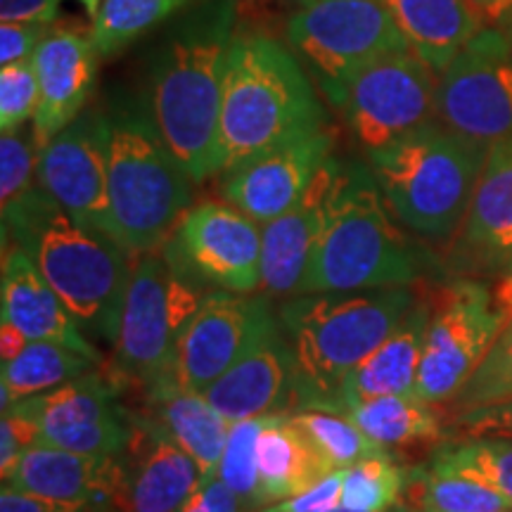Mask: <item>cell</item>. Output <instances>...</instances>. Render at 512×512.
I'll list each match as a JSON object with an SVG mask.
<instances>
[{
    "label": "cell",
    "instance_id": "1",
    "mask_svg": "<svg viewBox=\"0 0 512 512\" xmlns=\"http://www.w3.org/2000/svg\"><path fill=\"white\" fill-rule=\"evenodd\" d=\"M238 0H200L178 15L150 67L152 119L195 183L219 176V121Z\"/></svg>",
    "mask_w": 512,
    "mask_h": 512
},
{
    "label": "cell",
    "instance_id": "2",
    "mask_svg": "<svg viewBox=\"0 0 512 512\" xmlns=\"http://www.w3.org/2000/svg\"><path fill=\"white\" fill-rule=\"evenodd\" d=\"M24 249L88 335L117 344L133 259L69 216L41 185L3 211V242Z\"/></svg>",
    "mask_w": 512,
    "mask_h": 512
},
{
    "label": "cell",
    "instance_id": "3",
    "mask_svg": "<svg viewBox=\"0 0 512 512\" xmlns=\"http://www.w3.org/2000/svg\"><path fill=\"white\" fill-rule=\"evenodd\" d=\"M323 126L316 83L290 46L261 31H235L223 79L219 174Z\"/></svg>",
    "mask_w": 512,
    "mask_h": 512
},
{
    "label": "cell",
    "instance_id": "4",
    "mask_svg": "<svg viewBox=\"0 0 512 512\" xmlns=\"http://www.w3.org/2000/svg\"><path fill=\"white\" fill-rule=\"evenodd\" d=\"M415 302L408 287L299 294L285 302L278 318L294 358V406L337 413L344 380Z\"/></svg>",
    "mask_w": 512,
    "mask_h": 512
},
{
    "label": "cell",
    "instance_id": "5",
    "mask_svg": "<svg viewBox=\"0 0 512 512\" xmlns=\"http://www.w3.org/2000/svg\"><path fill=\"white\" fill-rule=\"evenodd\" d=\"M420 273V256L389 219L370 166L342 164L328 221L297 294L408 287Z\"/></svg>",
    "mask_w": 512,
    "mask_h": 512
},
{
    "label": "cell",
    "instance_id": "6",
    "mask_svg": "<svg viewBox=\"0 0 512 512\" xmlns=\"http://www.w3.org/2000/svg\"><path fill=\"white\" fill-rule=\"evenodd\" d=\"M192 178L152 119L150 105L121 98L107 112V185L114 240L131 256L164 247L190 209Z\"/></svg>",
    "mask_w": 512,
    "mask_h": 512
},
{
    "label": "cell",
    "instance_id": "7",
    "mask_svg": "<svg viewBox=\"0 0 512 512\" xmlns=\"http://www.w3.org/2000/svg\"><path fill=\"white\" fill-rule=\"evenodd\" d=\"M489 143L441 121L418 128L370 155L384 202L403 226L430 240H448L463 226Z\"/></svg>",
    "mask_w": 512,
    "mask_h": 512
},
{
    "label": "cell",
    "instance_id": "8",
    "mask_svg": "<svg viewBox=\"0 0 512 512\" xmlns=\"http://www.w3.org/2000/svg\"><path fill=\"white\" fill-rule=\"evenodd\" d=\"M285 43L330 105L384 55L411 50L382 0H309L285 24Z\"/></svg>",
    "mask_w": 512,
    "mask_h": 512
},
{
    "label": "cell",
    "instance_id": "9",
    "mask_svg": "<svg viewBox=\"0 0 512 512\" xmlns=\"http://www.w3.org/2000/svg\"><path fill=\"white\" fill-rule=\"evenodd\" d=\"M204 287L176 259L169 240L155 252L133 259L114 344L121 373L143 382L147 389L162 380L178 337L207 299Z\"/></svg>",
    "mask_w": 512,
    "mask_h": 512
},
{
    "label": "cell",
    "instance_id": "10",
    "mask_svg": "<svg viewBox=\"0 0 512 512\" xmlns=\"http://www.w3.org/2000/svg\"><path fill=\"white\" fill-rule=\"evenodd\" d=\"M508 320L496 302V292L484 283L458 280L446 287L439 309H432L427 323L413 394L427 403L453 399Z\"/></svg>",
    "mask_w": 512,
    "mask_h": 512
},
{
    "label": "cell",
    "instance_id": "11",
    "mask_svg": "<svg viewBox=\"0 0 512 512\" xmlns=\"http://www.w3.org/2000/svg\"><path fill=\"white\" fill-rule=\"evenodd\" d=\"M439 74L413 50L384 55L351 81L339 110L370 157L439 119Z\"/></svg>",
    "mask_w": 512,
    "mask_h": 512
},
{
    "label": "cell",
    "instance_id": "12",
    "mask_svg": "<svg viewBox=\"0 0 512 512\" xmlns=\"http://www.w3.org/2000/svg\"><path fill=\"white\" fill-rule=\"evenodd\" d=\"M439 121L467 138H512V38L484 27L439 74Z\"/></svg>",
    "mask_w": 512,
    "mask_h": 512
},
{
    "label": "cell",
    "instance_id": "13",
    "mask_svg": "<svg viewBox=\"0 0 512 512\" xmlns=\"http://www.w3.org/2000/svg\"><path fill=\"white\" fill-rule=\"evenodd\" d=\"M273 323L266 299L226 290L209 292L183 328L169 368L157 384L204 392L252 351Z\"/></svg>",
    "mask_w": 512,
    "mask_h": 512
},
{
    "label": "cell",
    "instance_id": "14",
    "mask_svg": "<svg viewBox=\"0 0 512 512\" xmlns=\"http://www.w3.org/2000/svg\"><path fill=\"white\" fill-rule=\"evenodd\" d=\"M8 411L34 422L38 444L86 456H121L136 430L133 413L117 401L112 384L93 370L50 392L17 401Z\"/></svg>",
    "mask_w": 512,
    "mask_h": 512
},
{
    "label": "cell",
    "instance_id": "15",
    "mask_svg": "<svg viewBox=\"0 0 512 512\" xmlns=\"http://www.w3.org/2000/svg\"><path fill=\"white\" fill-rule=\"evenodd\" d=\"M169 247L185 271L207 287L238 294L261 287V223L230 202L190 207L169 238Z\"/></svg>",
    "mask_w": 512,
    "mask_h": 512
},
{
    "label": "cell",
    "instance_id": "16",
    "mask_svg": "<svg viewBox=\"0 0 512 512\" xmlns=\"http://www.w3.org/2000/svg\"><path fill=\"white\" fill-rule=\"evenodd\" d=\"M38 185L83 226L114 238L107 185V112L83 110L43 147Z\"/></svg>",
    "mask_w": 512,
    "mask_h": 512
},
{
    "label": "cell",
    "instance_id": "17",
    "mask_svg": "<svg viewBox=\"0 0 512 512\" xmlns=\"http://www.w3.org/2000/svg\"><path fill=\"white\" fill-rule=\"evenodd\" d=\"M330 157L332 136L323 128L226 171L223 197L264 226L302 200Z\"/></svg>",
    "mask_w": 512,
    "mask_h": 512
},
{
    "label": "cell",
    "instance_id": "18",
    "mask_svg": "<svg viewBox=\"0 0 512 512\" xmlns=\"http://www.w3.org/2000/svg\"><path fill=\"white\" fill-rule=\"evenodd\" d=\"M100 50L93 31L79 27H50L34 57L38 76V110L31 121L38 147H46L64 126L72 124L91 100L98 81Z\"/></svg>",
    "mask_w": 512,
    "mask_h": 512
},
{
    "label": "cell",
    "instance_id": "19",
    "mask_svg": "<svg viewBox=\"0 0 512 512\" xmlns=\"http://www.w3.org/2000/svg\"><path fill=\"white\" fill-rule=\"evenodd\" d=\"M126 458L86 456L62 448L36 444L24 453L3 486L50 501L93 505L105 512H124Z\"/></svg>",
    "mask_w": 512,
    "mask_h": 512
},
{
    "label": "cell",
    "instance_id": "20",
    "mask_svg": "<svg viewBox=\"0 0 512 512\" xmlns=\"http://www.w3.org/2000/svg\"><path fill=\"white\" fill-rule=\"evenodd\" d=\"M202 394L230 425L294 406V358L280 318Z\"/></svg>",
    "mask_w": 512,
    "mask_h": 512
},
{
    "label": "cell",
    "instance_id": "21",
    "mask_svg": "<svg viewBox=\"0 0 512 512\" xmlns=\"http://www.w3.org/2000/svg\"><path fill=\"white\" fill-rule=\"evenodd\" d=\"M342 164L330 157L313 178L311 188L290 211L261 226L264 254H261V287L275 297L297 294L311 252L328 221L332 197Z\"/></svg>",
    "mask_w": 512,
    "mask_h": 512
},
{
    "label": "cell",
    "instance_id": "22",
    "mask_svg": "<svg viewBox=\"0 0 512 512\" xmlns=\"http://www.w3.org/2000/svg\"><path fill=\"white\" fill-rule=\"evenodd\" d=\"M0 316L15 325L31 342H53L88 356L100 366L102 354L88 342L81 325L69 313L34 261L17 245H3V280H0Z\"/></svg>",
    "mask_w": 512,
    "mask_h": 512
},
{
    "label": "cell",
    "instance_id": "23",
    "mask_svg": "<svg viewBox=\"0 0 512 512\" xmlns=\"http://www.w3.org/2000/svg\"><path fill=\"white\" fill-rule=\"evenodd\" d=\"M133 418L136 430L124 451V512H178L202 484L200 465L143 415Z\"/></svg>",
    "mask_w": 512,
    "mask_h": 512
},
{
    "label": "cell",
    "instance_id": "24",
    "mask_svg": "<svg viewBox=\"0 0 512 512\" xmlns=\"http://www.w3.org/2000/svg\"><path fill=\"white\" fill-rule=\"evenodd\" d=\"M460 256L486 271L512 266V138L489 145L470 209L460 226Z\"/></svg>",
    "mask_w": 512,
    "mask_h": 512
},
{
    "label": "cell",
    "instance_id": "25",
    "mask_svg": "<svg viewBox=\"0 0 512 512\" xmlns=\"http://www.w3.org/2000/svg\"><path fill=\"white\" fill-rule=\"evenodd\" d=\"M432 318L430 304L415 302L411 311L401 318L392 335L375 351L363 358L342 384L337 413H347L358 403L377 396L413 394L418 382L425 330Z\"/></svg>",
    "mask_w": 512,
    "mask_h": 512
},
{
    "label": "cell",
    "instance_id": "26",
    "mask_svg": "<svg viewBox=\"0 0 512 512\" xmlns=\"http://www.w3.org/2000/svg\"><path fill=\"white\" fill-rule=\"evenodd\" d=\"M256 467L261 508L304 494L335 472L292 413L268 415L256 441Z\"/></svg>",
    "mask_w": 512,
    "mask_h": 512
},
{
    "label": "cell",
    "instance_id": "27",
    "mask_svg": "<svg viewBox=\"0 0 512 512\" xmlns=\"http://www.w3.org/2000/svg\"><path fill=\"white\" fill-rule=\"evenodd\" d=\"M147 392V415L143 418L200 465L202 482L219 475L230 422L202 392L166 384H157Z\"/></svg>",
    "mask_w": 512,
    "mask_h": 512
},
{
    "label": "cell",
    "instance_id": "28",
    "mask_svg": "<svg viewBox=\"0 0 512 512\" xmlns=\"http://www.w3.org/2000/svg\"><path fill=\"white\" fill-rule=\"evenodd\" d=\"M418 57L441 74L477 31L484 29L470 0H382Z\"/></svg>",
    "mask_w": 512,
    "mask_h": 512
},
{
    "label": "cell",
    "instance_id": "29",
    "mask_svg": "<svg viewBox=\"0 0 512 512\" xmlns=\"http://www.w3.org/2000/svg\"><path fill=\"white\" fill-rule=\"evenodd\" d=\"M98 363L79 351L53 342H29L15 361L3 363L0 370V401L3 413L17 401L50 392L76 377L91 373Z\"/></svg>",
    "mask_w": 512,
    "mask_h": 512
},
{
    "label": "cell",
    "instance_id": "30",
    "mask_svg": "<svg viewBox=\"0 0 512 512\" xmlns=\"http://www.w3.org/2000/svg\"><path fill=\"white\" fill-rule=\"evenodd\" d=\"M351 420L382 448L406 446L415 441H430L441 437V420L432 403L415 394L377 396L349 408Z\"/></svg>",
    "mask_w": 512,
    "mask_h": 512
},
{
    "label": "cell",
    "instance_id": "31",
    "mask_svg": "<svg viewBox=\"0 0 512 512\" xmlns=\"http://www.w3.org/2000/svg\"><path fill=\"white\" fill-rule=\"evenodd\" d=\"M406 505L413 512H505L512 501L458 472L427 465L408 470Z\"/></svg>",
    "mask_w": 512,
    "mask_h": 512
},
{
    "label": "cell",
    "instance_id": "32",
    "mask_svg": "<svg viewBox=\"0 0 512 512\" xmlns=\"http://www.w3.org/2000/svg\"><path fill=\"white\" fill-rule=\"evenodd\" d=\"M195 3L200 0H102L91 29L95 46L102 57L117 55Z\"/></svg>",
    "mask_w": 512,
    "mask_h": 512
},
{
    "label": "cell",
    "instance_id": "33",
    "mask_svg": "<svg viewBox=\"0 0 512 512\" xmlns=\"http://www.w3.org/2000/svg\"><path fill=\"white\" fill-rule=\"evenodd\" d=\"M294 422L309 434V439L323 453L332 470H347V467L361 463L366 458L384 456L387 448L375 444L349 415L335 411H320V408H306V411L292 413Z\"/></svg>",
    "mask_w": 512,
    "mask_h": 512
},
{
    "label": "cell",
    "instance_id": "34",
    "mask_svg": "<svg viewBox=\"0 0 512 512\" xmlns=\"http://www.w3.org/2000/svg\"><path fill=\"white\" fill-rule=\"evenodd\" d=\"M430 465L477 479L512 501V439H463L434 453Z\"/></svg>",
    "mask_w": 512,
    "mask_h": 512
},
{
    "label": "cell",
    "instance_id": "35",
    "mask_svg": "<svg viewBox=\"0 0 512 512\" xmlns=\"http://www.w3.org/2000/svg\"><path fill=\"white\" fill-rule=\"evenodd\" d=\"M408 470L394 463L389 453L366 458L344 470L342 505L356 512H387L401 503Z\"/></svg>",
    "mask_w": 512,
    "mask_h": 512
},
{
    "label": "cell",
    "instance_id": "36",
    "mask_svg": "<svg viewBox=\"0 0 512 512\" xmlns=\"http://www.w3.org/2000/svg\"><path fill=\"white\" fill-rule=\"evenodd\" d=\"M503 401H512V318L486 351L484 361L470 375V380L453 396L458 413Z\"/></svg>",
    "mask_w": 512,
    "mask_h": 512
},
{
    "label": "cell",
    "instance_id": "37",
    "mask_svg": "<svg viewBox=\"0 0 512 512\" xmlns=\"http://www.w3.org/2000/svg\"><path fill=\"white\" fill-rule=\"evenodd\" d=\"M268 415L233 422L219 467V477L238 494L249 510L261 508L259 467H256V441L264 430Z\"/></svg>",
    "mask_w": 512,
    "mask_h": 512
},
{
    "label": "cell",
    "instance_id": "38",
    "mask_svg": "<svg viewBox=\"0 0 512 512\" xmlns=\"http://www.w3.org/2000/svg\"><path fill=\"white\" fill-rule=\"evenodd\" d=\"M38 157L41 147L34 131L3 133L0 138V204L3 211L29 195L38 183Z\"/></svg>",
    "mask_w": 512,
    "mask_h": 512
},
{
    "label": "cell",
    "instance_id": "39",
    "mask_svg": "<svg viewBox=\"0 0 512 512\" xmlns=\"http://www.w3.org/2000/svg\"><path fill=\"white\" fill-rule=\"evenodd\" d=\"M38 76L34 62H17L0 67V128L17 131L34 121L38 110Z\"/></svg>",
    "mask_w": 512,
    "mask_h": 512
},
{
    "label": "cell",
    "instance_id": "40",
    "mask_svg": "<svg viewBox=\"0 0 512 512\" xmlns=\"http://www.w3.org/2000/svg\"><path fill=\"white\" fill-rule=\"evenodd\" d=\"M453 427L463 439H512V401L460 411L453 418Z\"/></svg>",
    "mask_w": 512,
    "mask_h": 512
},
{
    "label": "cell",
    "instance_id": "41",
    "mask_svg": "<svg viewBox=\"0 0 512 512\" xmlns=\"http://www.w3.org/2000/svg\"><path fill=\"white\" fill-rule=\"evenodd\" d=\"M38 444V427L19 413H3L0 422V479L8 482L24 453Z\"/></svg>",
    "mask_w": 512,
    "mask_h": 512
},
{
    "label": "cell",
    "instance_id": "42",
    "mask_svg": "<svg viewBox=\"0 0 512 512\" xmlns=\"http://www.w3.org/2000/svg\"><path fill=\"white\" fill-rule=\"evenodd\" d=\"M342 477L344 470L330 472L316 486L306 489L304 494L287 498V501L266 505L259 512H330L342 505Z\"/></svg>",
    "mask_w": 512,
    "mask_h": 512
},
{
    "label": "cell",
    "instance_id": "43",
    "mask_svg": "<svg viewBox=\"0 0 512 512\" xmlns=\"http://www.w3.org/2000/svg\"><path fill=\"white\" fill-rule=\"evenodd\" d=\"M48 29L46 24L34 22H0V67L31 62Z\"/></svg>",
    "mask_w": 512,
    "mask_h": 512
},
{
    "label": "cell",
    "instance_id": "44",
    "mask_svg": "<svg viewBox=\"0 0 512 512\" xmlns=\"http://www.w3.org/2000/svg\"><path fill=\"white\" fill-rule=\"evenodd\" d=\"M245 501L235 494L223 479L216 475L197 486L185 505L178 512H247Z\"/></svg>",
    "mask_w": 512,
    "mask_h": 512
},
{
    "label": "cell",
    "instance_id": "45",
    "mask_svg": "<svg viewBox=\"0 0 512 512\" xmlns=\"http://www.w3.org/2000/svg\"><path fill=\"white\" fill-rule=\"evenodd\" d=\"M0 512H105V510L93 508V505H81V503L50 501V498L24 494V491L12 489V486H3V491H0Z\"/></svg>",
    "mask_w": 512,
    "mask_h": 512
},
{
    "label": "cell",
    "instance_id": "46",
    "mask_svg": "<svg viewBox=\"0 0 512 512\" xmlns=\"http://www.w3.org/2000/svg\"><path fill=\"white\" fill-rule=\"evenodd\" d=\"M60 0H0L3 22H34L53 27Z\"/></svg>",
    "mask_w": 512,
    "mask_h": 512
},
{
    "label": "cell",
    "instance_id": "47",
    "mask_svg": "<svg viewBox=\"0 0 512 512\" xmlns=\"http://www.w3.org/2000/svg\"><path fill=\"white\" fill-rule=\"evenodd\" d=\"M470 5L477 10L484 27L505 31L512 27V0H470Z\"/></svg>",
    "mask_w": 512,
    "mask_h": 512
},
{
    "label": "cell",
    "instance_id": "48",
    "mask_svg": "<svg viewBox=\"0 0 512 512\" xmlns=\"http://www.w3.org/2000/svg\"><path fill=\"white\" fill-rule=\"evenodd\" d=\"M29 342L31 339L24 335L22 330H17L15 325H0V358H3V363L15 361V358L29 347Z\"/></svg>",
    "mask_w": 512,
    "mask_h": 512
},
{
    "label": "cell",
    "instance_id": "49",
    "mask_svg": "<svg viewBox=\"0 0 512 512\" xmlns=\"http://www.w3.org/2000/svg\"><path fill=\"white\" fill-rule=\"evenodd\" d=\"M496 302L505 311V316L512 318V266L503 273V283L496 290Z\"/></svg>",
    "mask_w": 512,
    "mask_h": 512
},
{
    "label": "cell",
    "instance_id": "50",
    "mask_svg": "<svg viewBox=\"0 0 512 512\" xmlns=\"http://www.w3.org/2000/svg\"><path fill=\"white\" fill-rule=\"evenodd\" d=\"M76 3H81L83 8H86L88 15H91V19H95V17H98V12H100L102 0H76Z\"/></svg>",
    "mask_w": 512,
    "mask_h": 512
},
{
    "label": "cell",
    "instance_id": "51",
    "mask_svg": "<svg viewBox=\"0 0 512 512\" xmlns=\"http://www.w3.org/2000/svg\"><path fill=\"white\" fill-rule=\"evenodd\" d=\"M387 512H413L411 508H408V505H403V503H396L392 510H387Z\"/></svg>",
    "mask_w": 512,
    "mask_h": 512
},
{
    "label": "cell",
    "instance_id": "52",
    "mask_svg": "<svg viewBox=\"0 0 512 512\" xmlns=\"http://www.w3.org/2000/svg\"><path fill=\"white\" fill-rule=\"evenodd\" d=\"M285 3H294V5H304V3H309V0H285Z\"/></svg>",
    "mask_w": 512,
    "mask_h": 512
},
{
    "label": "cell",
    "instance_id": "53",
    "mask_svg": "<svg viewBox=\"0 0 512 512\" xmlns=\"http://www.w3.org/2000/svg\"><path fill=\"white\" fill-rule=\"evenodd\" d=\"M508 34H510V38H512V27H510V29H508Z\"/></svg>",
    "mask_w": 512,
    "mask_h": 512
},
{
    "label": "cell",
    "instance_id": "54",
    "mask_svg": "<svg viewBox=\"0 0 512 512\" xmlns=\"http://www.w3.org/2000/svg\"><path fill=\"white\" fill-rule=\"evenodd\" d=\"M505 512H512V510H505Z\"/></svg>",
    "mask_w": 512,
    "mask_h": 512
}]
</instances>
